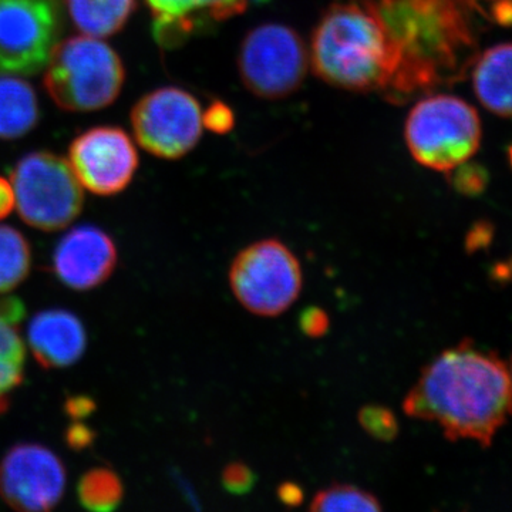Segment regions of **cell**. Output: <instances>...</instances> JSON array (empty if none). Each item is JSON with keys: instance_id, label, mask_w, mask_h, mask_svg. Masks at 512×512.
Returning a JSON list of instances; mask_svg holds the SVG:
<instances>
[{"instance_id": "obj_3", "label": "cell", "mask_w": 512, "mask_h": 512, "mask_svg": "<svg viewBox=\"0 0 512 512\" xmlns=\"http://www.w3.org/2000/svg\"><path fill=\"white\" fill-rule=\"evenodd\" d=\"M399 50L400 67L387 96L403 99L444 80L468 47L466 23L453 0H367Z\"/></svg>"}, {"instance_id": "obj_23", "label": "cell", "mask_w": 512, "mask_h": 512, "mask_svg": "<svg viewBox=\"0 0 512 512\" xmlns=\"http://www.w3.org/2000/svg\"><path fill=\"white\" fill-rule=\"evenodd\" d=\"M357 420L365 433L375 440L387 443V441L396 439L399 434L400 427L396 414L379 404H369V406L363 407Z\"/></svg>"}, {"instance_id": "obj_27", "label": "cell", "mask_w": 512, "mask_h": 512, "mask_svg": "<svg viewBox=\"0 0 512 512\" xmlns=\"http://www.w3.org/2000/svg\"><path fill=\"white\" fill-rule=\"evenodd\" d=\"M278 498L286 507H299L305 500V493L301 485L285 481L278 487Z\"/></svg>"}, {"instance_id": "obj_10", "label": "cell", "mask_w": 512, "mask_h": 512, "mask_svg": "<svg viewBox=\"0 0 512 512\" xmlns=\"http://www.w3.org/2000/svg\"><path fill=\"white\" fill-rule=\"evenodd\" d=\"M131 126L138 144L148 153L177 160L197 146L205 120L192 94L163 87L138 100L131 111Z\"/></svg>"}, {"instance_id": "obj_21", "label": "cell", "mask_w": 512, "mask_h": 512, "mask_svg": "<svg viewBox=\"0 0 512 512\" xmlns=\"http://www.w3.org/2000/svg\"><path fill=\"white\" fill-rule=\"evenodd\" d=\"M77 495L87 510L113 511L123 500V484L113 471L107 468H94L80 478Z\"/></svg>"}, {"instance_id": "obj_32", "label": "cell", "mask_w": 512, "mask_h": 512, "mask_svg": "<svg viewBox=\"0 0 512 512\" xmlns=\"http://www.w3.org/2000/svg\"><path fill=\"white\" fill-rule=\"evenodd\" d=\"M508 370H510V376H511V382H512V356H511V365H510V369H508Z\"/></svg>"}, {"instance_id": "obj_16", "label": "cell", "mask_w": 512, "mask_h": 512, "mask_svg": "<svg viewBox=\"0 0 512 512\" xmlns=\"http://www.w3.org/2000/svg\"><path fill=\"white\" fill-rule=\"evenodd\" d=\"M473 86L485 109L512 119V43L485 50L474 67Z\"/></svg>"}, {"instance_id": "obj_26", "label": "cell", "mask_w": 512, "mask_h": 512, "mask_svg": "<svg viewBox=\"0 0 512 512\" xmlns=\"http://www.w3.org/2000/svg\"><path fill=\"white\" fill-rule=\"evenodd\" d=\"M299 328L308 338H322L330 328L329 315L318 306L306 308L299 316Z\"/></svg>"}, {"instance_id": "obj_24", "label": "cell", "mask_w": 512, "mask_h": 512, "mask_svg": "<svg viewBox=\"0 0 512 512\" xmlns=\"http://www.w3.org/2000/svg\"><path fill=\"white\" fill-rule=\"evenodd\" d=\"M222 484L228 493L235 495L247 494L254 488L255 474L247 464L235 463L228 464L222 471Z\"/></svg>"}, {"instance_id": "obj_15", "label": "cell", "mask_w": 512, "mask_h": 512, "mask_svg": "<svg viewBox=\"0 0 512 512\" xmlns=\"http://www.w3.org/2000/svg\"><path fill=\"white\" fill-rule=\"evenodd\" d=\"M28 342L40 365L62 369L79 362L86 352V329L74 313L49 309L30 320Z\"/></svg>"}, {"instance_id": "obj_20", "label": "cell", "mask_w": 512, "mask_h": 512, "mask_svg": "<svg viewBox=\"0 0 512 512\" xmlns=\"http://www.w3.org/2000/svg\"><path fill=\"white\" fill-rule=\"evenodd\" d=\"M30 264L28 239L18 229L0 225V295L18 288L28 278Z\"/></svg>"}, {"instance_id": "obj_1", "label": "cell", "mask_w": 512, "mask_h": 512, "mask_svg": "<svg viewBox=\"0 0 512 512\" xmlns=\"http://www.w3.org/2000/svg\"><path fill=\"white\" fill-rule=\"evenodd\" d=\"M403 410L413 419L439 424L448 440L490 447L512 417L510 370L495 353L463 340L421 370Z\"/></svg>"}, {"instance_id": "obj_7", "label": "cell", "mask_w": 512, "mask_h": 512, "mask_svg": "<svg viewBox=\"0 0 512 512\" xmlns=\"http://www.w3.org/2000/svg\"><path fill=\"white\" fill-rule=\"evenodd\" d=\"M238 302L254 315H281L302 291L301 262L279 239H264L242 249L229 269Z\"/></svg>"}, {"instance_id": "obj_8", "label": "cell", "mask_w": 512, "mask_h": 512, "mask_svg": "<svg viewBox=\"0 0 512 512\" xmlns=\"http://www.w3.org/2000/svg\"><path fill=\"white\" fill-rule=\"evenodd\" d=\"M309 64V50L301 36L281 23L256 26L239 49L242 83L261 99H284L295 93L305 80Z\"/></svg>"}, {"instance_id": "obj_31", "label": "cell", "mask_w": 512, "mask_h": 512, "mask_svg": "<svg viewBox=\"0 0 512 512\" xmlns=\"http://www.w3.org/2000/svg\"><path fill=\"white\" fill-rule=\"evenodd\" d=\"M494 2H497L498 5L501 6V3H505V2H507V0H494Z\"/></svg>"}, {"instance_id": "obj_33", "label": "cell", "mask_w": 512, "mask_h": 512, "mask_svg": "<svg viewBox=\"0 0 512 512\" xmlns=\"http://www.w3.org/2000/svg\"><path fill=\"white\" fill-rule=\"evenodd\" d=\"M511 163H512V148H511Z\"/></svg>"}, {"instance_id": "obj_17", "label": "cell", "mask_w": 512, "mask_h": 512, "mask_svg": "<svg viewBox=\"0 0 512 512\" xmlns=\"http://www.w3.org/2000/svg\"><path fill=\"white\" fill-rule=\"evenodd\" d=\"M19 318V302H0V413L8 409L10 394L23 380L26 349L16 326Z\"/></svg>"}, {"instance_id": "obj_29", "label": "cell", "mask_w": 512, "mask_h": 512, "mask_svg": "<svg viewBox=\"0 0 512 512\" xmlns=\"http://www.w3.org/2000/svg\"><path fill=\"white\" fill-rule=\"evenodd\" d=\"M93 402L86 397H74L67 402V413L74 419H83L93 412Z\"/></svg>"}, {"instance_id": "obj_2", "label": "cell", "mask_w": 512, "mask_h": 512, "mask_svg": "<svg viewBox=\"0 0 512 512\" xmlns=\"http://www.w3.org/2000/svg\"><path fill=\"white\" fill-rule=\"evenodd\" d=\"M309 62L326 83L348 92L392 90L400 55L367 0L335 3L313 32Z\"/></svg>"}, {"instance_id": "obj_6", "label": "cell", "mask_w": 512, "mask_h": 512, "mask_svg": "<svg viewBox=\"0 0 512 512\" xmlns=\"http://www.w3.org/2000/svg\"><path fill=\"white\" fill-rule=\"evenodd\" d=\"M10 183L15 208L30 227L59 231L82 212V184L69 161L49 151H35L19 160L10 173Z\"/></svg>"}, {"instance_id": "obj_13", "label": "cell", "mask_w": 512, "mask_h": 512, "mask_svg": "<svg viewBox=\"0 0 512 512\" xmlns=\"http://www.w3.org/2000/svg\"><path fill=\"white\" fill-rule=\"evenodd\" d=\"M116 262L113 239L93 225H82L67 232L53 255L57 278L76 291H90L106 282Z\"/></svg>"}, {"instance_id": "obj_11", "label": "cell", "mask_w": 512, "mask_h": 512, "mask_svg": "<svg viewBox=\"0 0 512 512\" xmlns=\"http://www.w3.org/2000/svg\"><path fill=\"white\" fill-rule=\"evenodd\" d=\"M66 490L62 460L40 444H18L0 463V497L26 512L52 510Z\"/></svg>"}, {"instance_id": "obj_22", "label": "cell", "mask_w": 512, "mask_h": 512, "mask_svg": "<svg viewBox=\"0 0 512 512\" xmlns=\"http://www.w3.org/2000/svg\"><path fill=\"white\" fill-rule=\"evenodd\" d=\"M312 511L375 512L382 511L379 498L352 484H333L318 491L312 498Z\"/></svg>"}, {"instance_id": "obj_25", "label": "cell", "mask_w": 512, "mask_h": 512, "mask_svg": "<svg viewBox=\"0 0 512 512\" xmlns=\"http://www.w3.org/2000/svg\"><path fill=\"white\" fill-rule=\"evenodd\" d=\"M457 168L458 173H454L453 183L458 192L473 195L480 194L484 190L485 184H487V174L484 173V170L477 165L464 167V164Z\"/></svg>"}, {"instance_id": "obj_28", "label": "cell", "mask_w": 512, "mask_h": 512, "mask_svg": "<svg viewBox=\"0 0 512 512\" xmlns=\"http://www.w3.org/2000/svg\"><path fill=\"white\" fill-rule=\"evenodd\" d=\"M13 208H15V192H13L12 183L0 177V220L9 217Z\"/></svg>"}, {"instance_id": "obj_30", "label": "cell", "mask_w": 512, "mask_h": 512, "mask_svg": "<svg viewBox=\"0 0 512 512\" xmlns=\"http://www.w3.org/2000/svg\"><path fill=\"white\" fill-rule=\"evenodd\" d=\"M92 441V431L82 424H74L72 429L69 430V444L70 446L82 448Z\"/></svg>"}, {"instance_id": "obj_18", "label": "cell", "mask_w": 512, "mask_h": 512, "mask_svg": "<svg viewBox=\"0 0 512 512\" xmlns=\"http://www.w3.org/2000/svg\"><path fill=\"white\" fill-rule=\"evenodd\" d=\"M39 101L33 87L18 77L0 76V138L26 136L39 123Z\"/></svg>"}, {"instance_id": "obj_4", "label": "cell", "mask_w": 512, "mask_h": 512, "mask_svg": "<svg viewBox=\"0 0 512 512\" xmlns=\"http://www.w3.org/2000/svg\"><path fill=\"white\" fill-rule=\"evenodd\" d=\"M46 66L47 93L60 109L77 113L110 106L126 79L119 55L107 43L86 35L57 43Z\"/></svg>"}, {"instance_id": "obj_9", "label": "cell", "mask_w": 512, "mask_h": 512, "mask_svg": "<svg viewBox=\"0 0 512 512\" xmlns=\"http://www.w3.org/2000/svg\"><path fill=\"white\" fill-rule=\"evenodd\" d=\"M60 30L62 0H0V72H40Z\"/></svg>"}, {"instance_id": "obj_19", "label": "cell", "mask_w": 512, "mask_h": 512, "mask_svg": "<svg viewBox=\"0 0 512 512\" xmlns=\"http://www.w3.org/2000/svg\"><path fill=\"white\" fill-rule=\"evenodd\" d=\"M136 5V0H67L74 28L97 39L119 33Z\"/></svg>"}, {"instance_id": "obj_14", "label": "cell", "mask_w": 512, "mask_h": 512, "mask_svg": "<svg viewBox=\"0 0 512 512\" xmlns=\"http://www.w3.org/2000/svg\"><path fill=\"white\" fill-rule=\"evenodd\" d=\"M153 32L163 47L183 45L195 33L238 16L248 0H146Z\"/></svg>"}, {"instance_id": "obj_12", "label": "cell", "mask_w": 512, "mask_h": 512, "mask_svg": "<svg viewBox=\"0 0 512 512\" xmlns=\"http://www.w3.org/2000/svg\"><path fill=\"white\" fill-rule=\"evenodd\" d=\"M69 164L83 188L96 195H114L133 180L138 154L126 131L94 127L73 141Z\"/></svg>"}, {"instance_id": "obj_5", "label": "cell", "mask_w": 512, "mask_h": 512, "mask_svg": "<svg viewBox=\"0 0 512 512\" xmlns=\"http://www.w3.org/2000/svg\"><path fill=\"white\" fill-rule=\"evenodd\" d=\"M404 137L417 163L447 173L477 153L481 120L466 101L450 94H434L420 100L410 111Z\"/></svg>"}]
</instances>
